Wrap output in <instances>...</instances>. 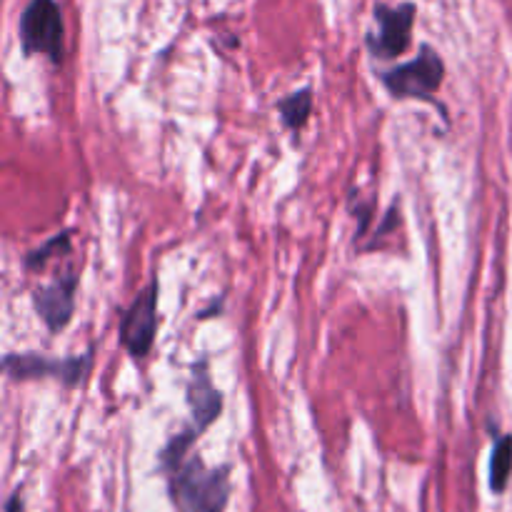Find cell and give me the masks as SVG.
Wrapping results in <instances>:
<instances>
[{"label": "cell", "mask_w": 512, "mask_h": 512, "mask_svg": "<svg viewBox=\"0 0 512 512\" xmlns=\"http://www.w3.org/2000/svg\"><path fill=\"white\" fill-rule=\"evenodd\" d=\"M170 490L180 512H223L230 495L228 468L208 470L193 458L175 470Z\"/></svg>", "instance_id": "6da1fadb"}, {"label": "cell", "mask_w": 512, "mask_h": 512, "mask_svg": "<svg viewBox=\"0 0 512 512\" xmlns=\"http://www.w3.org/2000/svg\"><path fill=\"white\" fill-rule=\"evenodd\" d=\"M20 43L25 55H45L53 65L65 58V25L55 0H30L20 15Z\"/></svg>", "instance_id": "7a4b0ae2"}, {"label": "cell", "mask_w": 512, "mask_h": 512, "mask_svg": "<svg viewBox=\"0 0 512 512\" xmlns=\"http://www.w3.org/2000/svg\"><path fill=\"white\" fill-rule=\"evenodd\" d=\"M445 78V63L430 45L420 48V55L410 63L383 73V85L393 98L400 100H433Z\"/></svg>", "instance_id": "3957f363"}, {"label": "cell", "mask_w": 512, "mask_h": 512, "mask_svg": "<svg viewBox=\"0 0 512 512\" xmlns=\"http://www.w3.org/2000/svg\"><path fill=\"white\" fill-rule=\"evenodd\" d=\"M90 363H93L90 355L55 360V358H45V355H35V353H10L5 355L3 368L13 380L53 378V380H60L63 385H68V388H75V385H80L85 380V375H88L90 370Z\"/></svg>", "instance_id": "277c9868"}, {"label": "cell", "mask_w": 512, "mask_h": 512, "mask_svg": "<svg viewBox=\"0 0 512 512\" xmlns=\"http://www.w3.org/2000/svg\"><path fill=\"white\" fill-rule=\"evenodd\" d=\"M120 345L133 358H145L153 348L155 333H158V283L150 280L145 290H140L128 310L120 318Z\"/></svg>", "instance_id": "5b68a950"}, {"label": "cell", "mask_w": 512, "mask_h": 512, "mask_svg": "<svg viewBox=\"0 0 512 512\" xmlns=\"http://www.w3.org/2000/svg\"><path fill=\"white\" fill-rule=\"evenodd\" d=\"M415 13H418L415 3H400L395 8L385 3L375 5L378 33L368 38V45L375 58L393 60L405 55V50L410 48V38H413Z\"/></svg>", "instance_id": "8992f818"}, {"label": "cell", "mask_w": 512, "mask_h": 512, "mask_svg": "<svg viewBox=\"0 0 512 512\" xmlns=\"http://www.w3.org/2000/svg\"><path fill=\"white\" fill-rule=\"evenodd\" d=\"M75 288H78V278L75 275H65V278L55 280L48 288L35 290L33 305L35 313L45 323V328L58 333L70 323L75 313Z\"/></svg>", "instance_id": "52a82bcc"}, {"label": "cell", "mask_w": 512, "mask_h": 512, "mask_svg": "<svg viewBox=\"0 0 512 512\" xmlns=\"http://www.w3.org/2000/svg\"><path fill=\"white\" fill-rule=\"evenodd\" d=\"M188 405L193 410V428L198 433H203L205 428L218 420L220 410H223V395L220 390L213 388L210 383V375H208V365L198 363L193 368V378H190L188 385Z\"/></svg>", "instance_id": "ba28073f"}, {"label": "cell", "mask_w": 512, "mask_h": 512, "mask_svg": "<svg viewBox=\"0 0 512 512\" xmlns=\"http://www.w3.org/2000/svg\"><path fill=\"white\" fill-rule=\"evenodd\" d=\"M280 118H283L285 128L300 130L305 123H308L310 113H313V93L308 88L295 90L288 98H283L278 103Z\"/></svg>", "instance_id": "9c48e42d"}, {"label": "cell", "mask_w": 512, "mask_h": 512, "mask_svg": "<svg viewBox=\"0 0 512 512\" xmlns=\"http://www.w3.org/2000/svg\"><path fill=\"white\" fill-rule=\"evenodd\" d=\"M512 473V435H503L495 443L493 458H490V488L493 493H503L508 488Z\"/></svg>", "instance_id": "30bf717a"}, {"label": "cell", "mask_w": 512, "mask_h": 512, "mask_svg": "<svg viewBox=\"0 0 512 512\" xmlns=\"http://www.w3.org/2000/svg\"><path fill=\"white\" fill-rule=\"evenodd\" d=\"M198 430L195 428H190V430H185V433H180L178 438H173L168 443V448L163 450V455H160V463H163V468L168 470L170 475L175 473V470L180 468V465H183V460H185V455H188V450H190V445L195 443V438H198Z\"/></svg>", "instance_id": "8fae6325"}, {"label": "cell", "mask_w": 512, "mask_h": 512, "mask_svg": "<svg viewBox=\"0 0 512 512\" xmlns=\"http://www.w3.org/2000/svg\"><path fill=\"white\" fill-rule=\"evenodd\" d=\"M68 250H70V233L55 235L53 240H48L45 245H40L38 250H30L28 258H25V268L28 270L45 268L50 258H55V255H65Z\"/></svg>", "instance_id": "7c38bea8"}, {"label": "cell", "mask_w": 512, "mask_h": 512, "mask_svg": "<svg viewBox=\"0 0 512 512\" xmlns=\"http://www.w3.org/2000/svg\"><path fill=\"white\" fill-rule=\"evenodd\" d=\"M18 503H20V493H15L8 503V512H18Z\"/></svg>", "instance_id": "4fadbf2b"}]
</instances>
